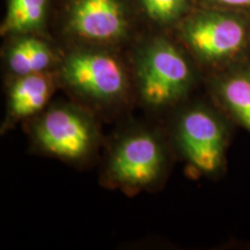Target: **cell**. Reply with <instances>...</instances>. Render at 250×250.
<instances>
[{"mask_svg": "<svg viewBox=\"0 0 250 250\" xmlns=\"http://www.w3.org/2000/svg\"><path fill=\"white\" fill-rule=\"evenodd\" d=\"M130 68L139 101L152 111H165L186 101L199 73L189 52L165 37L139 46Z\"/></svg>", "mask_w": 250, "mask_h": 250, "instance_id": "cell-1", "label": "cell"}, {"mask_svg": "<svg viewBox=\"0 0 250 250\" xmlns=\"http://www.w3.org/2000/svg\"><path fill=\"white\" fill-rule=\"evenodd\" d=\"M183 48L210 76L250 58V14L202 7L180 23Z\"/></svg>", "mask_w": 250, "mask_h": 250, "instance_id": "cell-2", "label": "cell"}, {"mask_svg": "<svg viewBox=\"0 0 250 250\" xmlns=\"http://www.w3.org/2000/svg\"><path fill=\"white\" fill-rule=\"evenodd\" d=\"M56 73L65 88L94 107L121 104L133 88L131 68L115 54L100 48L72 50L62 57Z\"/></svg>", "mask_w": 250, "mask_h": 250, "instance_id": "cell-3", "label": "cell"}, {"mask_svg": "<svg viewBox=\"0 0 250 250\" xmlns=\"http://www.w3.org/2000/svg\"><path fill=\"white\" fill-rule=\"evenodd\" d=\"M229 122L214 103L193 102L177 112L173 124L175 146L199 175L217 177L225 170Z\"/></svg>", "mask_w": 250, "mask_h": 250, "instance_id": "cell-4", "label": "cell"}, {"mask_svg": "<svg viewBox=\"0 0 250 250\" xmlns=\"http://www.w3.org/2000/svg\"><path fill=\"white\" fill-rule=\"evenodd\" d=\"M167 144L159 132L134 127L118 137L105 161L104 181L124 192L137 193L161 182L168 169Z\"/></svg>", "mask_w": 250, "mask_h": 250, "instance_id": "cell-5", "label": "cell"}, {"mask_svg": "<svg viewBox=\"0 0 250 250\" xmlns=\"http://www.w3.org/2000/svg\"><path fill=\"white\" fill-rule=\"evenodd\" d=\"M31 120L30 136L41 152L67 162H83L98 148V123L81 105L57 102Z\"/></svg>", "mask_w": 250, "mask_h": 250, "instance_id": "cell-6", "label": "cell"}, {"mask_svg": "<svg viewBox=\"0 0 250 250\" xmlns=\"http://www.w3.org/2000/svg\"><path fill=\"white\" fill-rule=\"evenodd\" d=\"M124 0H70L66 13L68 33L95 46L118 43L129 31Z\"/></svg>", "mask_w": 250, "mask_h": 250, "instance_id": "cell-7", "label": "cell"}, {"mask_svg": "<svg viewBox=\"0 0 250 250\" xmlns=\"http://www.w3.org/2000/svg\"><path fill=\"white\" fill-rule=\"evenodd\" d=\"M212 101L250 134V58L208 76Z\"/></svg>", "mask_w": 250, "mask_h": 250, "instance_id": "cell-8", "label": "cell"}, {"mask_svg": "<svg viewBox=\"0 0 250 250\" xmlns=\"http://www.w3.org/2000/svg\"><path fill=\"white\" fill-rule=\"evenodd\" d=\"M57 81L56 71L12 77L7 89L4 127L14 125L17 122L31 120L44 110L55 92Z\"/></svg>", "mask_w": 250, "mask_h": 250, "instance_id": "cell-9", "label": "cell"}, {"mask_svg": "<svg viewBox=\"0 0 250 250\" xmlns=\"http://www.w3.org/2000/svg\"><path fill=\"white\" fill-rule=\"evenodd\" d=\"M61 61L55 50L34 34L14 36L5 52L6 68L12 77L55 72Z\"/></svg>", "mask_w": 250, "mask_h": 250, "instance_id": "cell-10", "label": "cell"}, {"mask_svg": "<svg viewBox=\"0 0 250 250\" xmlns=\"http://www.w3.org/2000/svg\"><path fill=\"white\" fill-rule=\"evenodd\" d=\"M48 0H8L2 35L35 34L44 27Z\"/></svg>", "mask_w": 250, "mask_h": 250, "instance_id": "cell-11", "label": "cell"}, {"mask_svg": "<svg viewBox=\"0 0 250 250\" xmlns=\"http://www.w3.org/2000/svg\"><path fill=\"white\" fill-rule=\"evenodd\" d=\"M144 13L160 26L182 21L190 13L189 0H139Z\"/></svg>", "mask_w": 250, "mask_h": 250, "instance_id": "cell-12", "label": "cell"}, {"mask_svg": "<svg viewBox=\"0 0 250 250\" xmlns=\"http://www.w3.org/2000/svg\"><path fill=\"white\" fill-rule=\"evenodd\" d=\"M203 7H215L250 14V0H203Z\"/></svg>", "mask_w": 250, "mask_h": 250, "instance_id": "cell-13", "label": "cell"}]
</instances>
